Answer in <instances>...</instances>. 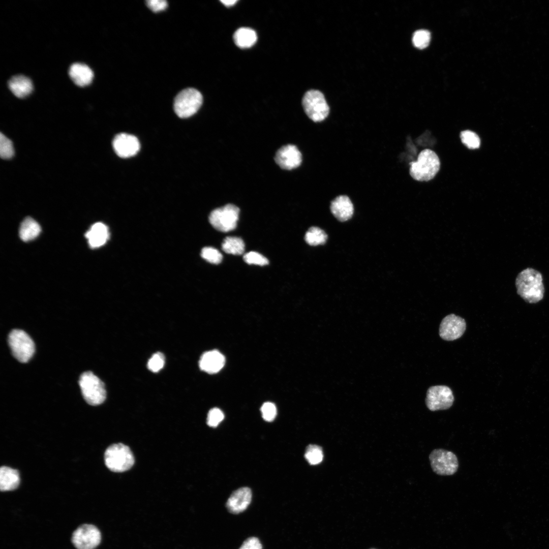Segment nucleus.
<instances>
[{
    "instance_id": "1",
    "label": "nucleus",
    "mask_w": 549,
    "mask_h": 549,
    "mask_svg": "<svg viewBox=\"0 0 549 549\" xmlns=\"http://www.w3.org/2000/svg\"><path fill=\"white\" fill-rule=\"evenodd\" d=\"M515 286L517 294L528 302L536 303L543 298L544 288L542 275L533 268H527L520 272Z\"/></svg>"
},
{
    "instance_id": "2",
    "label": "nucleus",
    "mask_w": 549,
    "mask_h": 549,
    "mask_svg": "<svg viewBox=\"0 0 549 549\" xmlns=\"http://www.w3.org/2000/svg\"><path fill=\"white\" fill-rule=\"evenodd\" d=\"M440 166L437 154L430 149H425L419 153L416 161L410 163V174L416 180L429 181L435 176Z\"/></svg>"
},
{
    "instance_id": "3",
    "label": "nucleus",
    "mask_w": 549,
    "mask_h": 549,
    "mask_svg": "<svg viewBox=\"0 0 549 549\" xmlns=\"http://www.w3.org/2000/svg\"><path fill=\"white\" fill-rule=\"evenodd\" d=\"M79 385L84 399L89 405L97 406L104 402L106 396L105 385L92 372H85L80 375Z\"/></svg>"
},
{
    "instance_id": "4",
    "label": "nucleus",
    "mask_w": 549,
    "mask_h": 549,
    "mask_svg": "<svg viewBox=\"0 0 549 549\" xmlns=\"http://www.w3.org/2000/svg\"><path fill=\"white\" fill-rule=\"evenodd\" d=\"M106 467L115 472H121L129 470L134 465V458L129 447L123 444H112L108 447L104 453Z\"/></svg>"
},
{
    "instance_id": "5",
    "label": "nucleus",
    "mask_w": 549,
    "mask_h": 549,
    "mask_svg": "<svg viewBox=\"0 0 549 549\" xmlns=\"http://www.w3.org/2000/svg\"><path fill=\"white\" fill-rule=\"evenodd\" d=\"M8 344L13 355L20 362H27L34 354L35 344L22 330H12L8 336Z\"/></svg>"
},
{
    "instance_id": "6",
    "label": "nucleus",
    "mask_w": 549,
    "mask_h": 549,
    "mask_svg": "<svg viewBox=\"0 0 549 549\" xmlns=\"http://www.w3.org/2000/svg\"><path fill=\"white\" fill-rule=\"evenodd\" d=\"M202 96L196 89L188 88L177 94L174 101V110L181 118L189 117L197 112L202 103Z\"/></svg>"
},
{
    "instance_id": "7",
    "label": "nucleus",
    "mask_w": 549,
    "mask_h": 549,
    "mask_svg": "<svg viewBox=\"0 0 549 549\" xmlns=\"http://www.w3.org/2000/svg\"><path fill=\"white\" fill-rule=\"evenodd\" d=\"M302 105L307 115L315 122L323 120L329 114V106L319 90L308 91L303 97Z\"/></svg>"
},
{
    "instance_id": "8",
    "label": "nucleus",
    "mask_w": 549,
    "mask_h": 549,
    "mask_svg": "<svg viewBox=\"0 0 549 549\" xmlns=\"http://www.w3.org/2000/svg\"><path fill=\"white\" fill-rule=\"evenodd\" d=\"M239 213L238 207L228 204L212 210L209 216V221L217 230L227 232L236 228Z\"/></svg>"
},
{
    "instance_id": "9",
    "label": "nucleus",
    "mask_w": 549,
    "mask_h": 549,
    "mask_svg": "<svg viewBox=\"0 0 549 549\" xmlns=\"http://www.w3.org/2000/svg\"><path fill=\"white\" fill-rule=\"evenodd\" d=\"M431 468L436 474L447 476L455 473L459 468V461L452 451L444 449L433 450L429 455Z\"/></svg>"
},
{
    "instance_id": "10",
    "label": "nucleus",
    "mask_w": 549,
    "mask_h": 549,
    "mask_svg": "<svg viewBox=\"0 0 549 549\" xmlns=\"http://www.w3.org/2000/svg\"><path fill=\"white\" fill-rule=\"evenodd\" d=\"M454 400L452 391L449 387L433 386L427 390L425 404L432 411L447 410L451 407Z\"/></svg>"
},
{
    "instance_id": "11",
    "label": "nucleus",
    "mask_w": 549,
    "mask_h": 549,
    "mask_svg": "<svg viewBox=\"0 0 549 549\" xmlns=\"http://www.w3.org/2000/svg\"><path fill=\"white\" fill-rule=\"evenodd\" d=\"M100 531L94 525L85 524L78 527L73 533L72 541L77 549H94L100 543Z\"/></svg>"
},
{
    "instance_id": "12",
    "label": "nucleus",
    "mask_w": 549,
    "mask_h": 549,
    "mask_svg": "<svg viewBox=\"0 0 549 549\" xmlns=\"http://www.w3.org/2000/svg\"><path fill=\"white\" fill-rule=\"evenodd\" d=\"M466 328L465 320L451 314L442 319L439 327V335L444 340L453 341L462 337Z\"/></svg>"
},
{
    "instance_id": "13",
    "label": "nucleus",
    "mask_w": 549,
    "mask_h": 549,
    "mask_svg": "<svg viewBox=\"0 0 549 549\" xmlns=\"http://www.w3.org/2000/svg\"><path fill=\"white\" fill-rule=\"evenodd\" d=\"M274 160L282 169L291 170L298 167L302 161L300 152L293 144H287L280 148L277 151Z\"/></svg>"
},
{
    "instance_id": "14",
    "label": "nucleus",
    "mask_w": 549,
    "mask_h": 549,
    "mask_svg": "<svg viewBox=\"0 0 549 549\" xmlns=\"http://www.w3.org/2000/svg\"><path fill=\"white\" fill-rule=\"evenodd\" d=\"M113 149L121 158H129L135 155L139 150L140 143L134 136L120 133L117 135L112 142Z\"/></svg>"
},
{
    "instance_id": "15",
    "label": "nucleus",
    "mask_w": 549,
    "mask_h": 549,
    "mask_svg": "<svg viewBox=\"0 0 549 549\" xmlns=\"http://www.w3.org/2000/svg\"><path fill=\"white\" fill-rule=\"evenodd\" d=\"M252 499V492L250 488L243 487L233 492L228 498L226 506L228 510L237 514L245 510Z\"/></svg>"
},
{
    "instance_id": "16",
    "label": "nucleus",
    "mask_w": 549,
    "mask_h": 549,
    "mask_svg": "<svg viewBox=\"0 0 549 549\" xmlns=\"http://www.w3.org/2000/svg\"><path fill=\"white\" fill-rule=\"evenodd\" d=\"M225 357L217 350L209 351L204 353L199 360V367L201 370L209 374H214L220 371L224 367Z\"/></svg>"
},
{
    "instance_id": "17",
    "label": "nucleus",
    "mask_w": 549,
    "mask_h": 549,
    "mask_svg": "<svg viewBox=\"0 0 549 549\" xmlns=\"http://www.w3.org/2000/svg\"><path fill=\"white\" fill-rule=\"evenodd\" d=\"M330 208L333 216L341 222L350 219L354 211L353 204L346 195H340L335 198L331 202Z\"/></svg>"
},
{
    "instance_id": "18",
    "label": "nucleus",
    "mask_w": 549,
    "mask_h": 549,
    "mask_svg": "<svg viewBox=\"0 0 549 549\" xmlns=\"http://www.w3.org/2000/svg\"><path fill=\"white\" fill-rule=\"evenodd\" d=\"M69 76L77 85L84 87L89 85L94 77V73L86 65L76 63L72 64L69 71Z\"/></svg>"
},
{
    "instance_id": "19",
    "label": "nucleus",
    "mask_w": 549,
    "mask_h": 549,
    "mask_svg": "<svg viewBox=\"0 0 549 549\" xmlns=\"http://www.w3.org/2000/svg\"><path fill=\"white\" fill-rule=\"evenodd\" d=\"M85 236L90 248H99L104 245L108 239V228L104 224L97 222L91 226Z\"/></svg>"
},
{
    "instance_id": "20",
    "label": "nucleus",
    "mask_w": 549,
    "mask_h": 549,
    "mask_svg": "<svg viewBox=\"0 0 549 549\" xmlns=\"http://www.w3.org/2000/svg\"><path fill=\"white\" fill-rule=\"evenodd\" d=\"M8 87L11 92L19 98L27 97L33 89L31 80L23 75H17L11 77L8 81Z\"/></svg>"
},
{
    "instance_id": "21",
    "label": "nucleus",
    "mask_w": 549,
    "mask_h": 549,
    "mask_svg": "<svg viewBox=\"0 0 549 549\" xmlns=\"http://www.w3.org/2000/svg\"><path fill=\"white\" fill-rule=\"evenodd\" d=\"M20 483V476L17 470L2 466L0 469V489L1 491H12Z\"/></svg>"
},
{
    "instance_id": "22",
    "label": "nucleus",
    "mask_w": 549,
    "mask_h": 549,
    "mask_svg": "<svg viewBox=\"0 0 549 549\" xmlns=\"http://www.w3.org/2000/svg\"><path fill=\"white\" fill-rule=\"evenodd\" d=\"M41 231V227L36 221L31 217H26L20 225L19 233L23 241H28L36 238Z\"/></svg>"
},
{
    "instance_id": "23",
    "label": "nucleus",
    "mask_w": 549,
    "mask_h": 549,
    "mask_svg": "<svg viewBox=\"0 0 549 549\" xmlns=\"http://www.w3.org/2000/svg\"><path fill=\"white\" fill-rule=\"evenodd\" d=\"M257 38L256 32L248 27L239 28L233 35L235 44L241 48L251 47L256 43Z\"/></svg>"
},
{
    "instance_id": "24",
    "label": "nucleus",
    "mask_w": 549,
    "mask_h": 549,
    "mask_svg": "<svg viewBox=\"0 0 549 549\" xmlns=\"http://www.w3.org/2000/svg\"><path fill=\"white\" fill-rule=\"evenodd\" d=\"M222 250L226 253L241 255L245 251V243L242 239L235 236L226 237L222 243Z\"/></svg>"
},
{
    "instance_id": "25",
    "label": "nucleus",
    "mask_w": 549,
    "mask_h": 549,
    "mask_svg": "<svg viewBox=\"0 0 549 549\" xmlns=\"http://www.w3.org/2000/svg\"><path fill=\"white\" fill-rule=\"evenodd\" d=\"M305 240L311 246H317L325 243L327 235L321 229L317 227H311L305 234Z\"/></svg>"
},
{
    "instance_id": "26",
    "label": "nucleus",
    "mask_w": 549,
    "mask_h": 549,
    "mask_svg": "<svg viewBox=\"0 0 549 549\" xmlns=\"http://www.w3.org/2000/svg\"><path fill=\"white\" fill-rule=\"evenodd\" d=\"M304 457L311 465L320 463L323 458L321 448L316 445H309L306 449Z\"/></svg>"
},
{
    "instance_id": "27",
    "label": "nucleus",
    "mask_w": 549,
    "mask_h": 549,
    "mask_svg": "<svg viewBox=\"0 0 549 549\" xmlns=\"http://www.w3.org/2000/svg\"><path fill=\"white\" fill-rule=\"evenodd\" d=\"M460 137L462 143L469 149H474L480 146V138L474 132L470 130L462 131Z\"/></svg>"
},
{
    "instance_id": "28",
    "label": "nucleus",
    "mask_w": 549,
    "mask_h": 549,
    "mask_svg": "<svg viewBox=\"0 0 549 549\" xmlns=\"http://www.w3.org/2000/svg\"><path fill=\"white\" fill-rule=\"evenodd\" d=\"M431 34L426 30L420 29L414 33L412 42L414 45L419 49L426 47L430 42Z\"/></svg>"
},
{
    "instance_id": "29",
    "label": "nucleus",
    "mask_w": 549,
    "mask_h": 549,
    "mask_svg": "<svg viewBox=\"0 0 549 549\" xmlns=\"http://www.w3.org/2000/svg\"><path fill=\"white\" fill-rule=\"evenodd\" d=\"M201 256L207 261L212 264H219L222 260V255L216 249L212 247H204L201 251Z\"/></svg>"
},
{
    "instance_id": "30",
    "label": "nucleus",
    "mask_w": 549,
    "mask_h": 549,
    "mask_svg": "<svg viewBox=\"0 0 549 549\" xmlns=\"http://www.w3.org/2000/svg\"><path fill=\"white\" fill-rule=\"evenodd\" d=\"M14 154L12 141L2 133L0 134V155L2 158H11Z\"/></svg>"
},
{
    "instance_id": "31",
    "label": "nucleus",
    "mask_w": 549,
    "mask_h": 549,
    "mask_svg": "<svg viewBox=\"0 0 549 549\" xmlns=\"http://www.w3.org/2000/svg\"><path fill=\"white\" fill-rule=\"evenodd\" d=\"M243 260L249 264H255L260 266L268 264V259L260 253L251 251L246 253L243 257Z\"/></svg>"
},
{
    "instance_id": "32",
    "label": "nucleus",
    "mask_w": 549,
    "mask_h": 549,
    "mask_svg": "<svg viewBox=\"0 0 549 549\" xmlns=\"http://www.w3.org/2000/svg\"><path fill=\"white\" fill-rule=\"evenodd\" d=\"M165 363V357L160 352L155 353L149 359L147 368L151 372L156 373L161 370Z\"/></svg>"
},
{
    "instance_id": "33",
    "label": "nucleus",
    "mask_w": 549,
    "mask_h": 549,
    "mask_svg": "<svg viewBox=\"0 0 549 549\" xmlns=\"http://www.w3.org/2000/svg\"><path fill=\"white\" fill-rule=\"evenodd\" d=\"M224 415L218 408L210 409L207 414V424L210 427H216L223 420Z\"/></svg>"
},
{
    "instance_id": "34",
    "label": "nucleus",
    "mask_w": 549,
    "mask_h": 549,
    "mask_svg": "<svg viewBox=\"0 0 549 549\" xmlns=\"http://www.w3.org/2000/svg\"><path fill=\"white\" fill-rule=\"evenodd\" d=\"M261 411L263 419L268 422L273 420L277 415L276 407L271 402L264 403L261 406Z\"/></svg>"
},
{
    "instance_id": "35",
    "label": "nucleus",
    "mask_w": 549,
    "mask_h": 549,
    "mask_svg": "<svg viewBox=\"0 0 549 549\" xmlns=\"http://www.w3.org/2000/svg\"><path fill=\"white\" fill-rule=\"evenodd\" d=\"M146 2L147 7L155 12L163 11L167 7V2L165 0H148Z\"/></svg>"
},
{
    "instance_id": "36",
    "label": "nucleus",
    "mask_w": 549,
    "mask_h": 549,
    "mask_svg": "<svg viewBox=\"0 0 549 549\" xmlns=\"http://www.w3.org/2000/svg\"><path fill=\"white\" fill-rule=\"evenodd\" d=\"M259 540L255 537H251L245 540L239 549H262Z\"/></svg>"
},
{
    "instance_id": "37",
    "label": "nucleus",
    "mask_w": 549,
    "mask_h": 549,
    "mask_svg": "<svg viewBox=\"0 0 549 549\" xmlns=\"http://www.w3.org/2000/svg\"><path fill=\"white\" fill-rule=\"evenodd\" d=\"M237 1L236 0H224L221 2L226 7H231L234 5Z\"/></svg>"
},
{
    "instance_id": "38",
    "label": "nucleus",
    "mask_w": 549,
    "mask_h": 549,
    "mask_svg": "<svg viewBox=\"0 0 549 549\" xmlns=\"http://www.w3.org/2000/svg\"><path fill=\"white\" fill-rule=\"evenodd\" d=\"M370 549H376V548H370Z\"/></svg>"
}]
</instances>
